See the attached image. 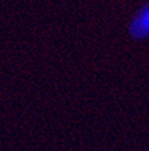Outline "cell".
I'll return each instance as SVG.
<instances>
[{"mask_svg": "<svg viewBox=\"0 0 149 151\" xmlns=\"http://www.w3.org/2000/svg\"><path fill=\"white\" fill-rule=\"evenodd\" d=\"M129 34L136 40L149 39V4L141 6L133 16L129 23Z\"/></svg>", "mask_w": 149, "mask_h": 151, "instance_id": "obj_1", "label": "cell"}]
</instances>
